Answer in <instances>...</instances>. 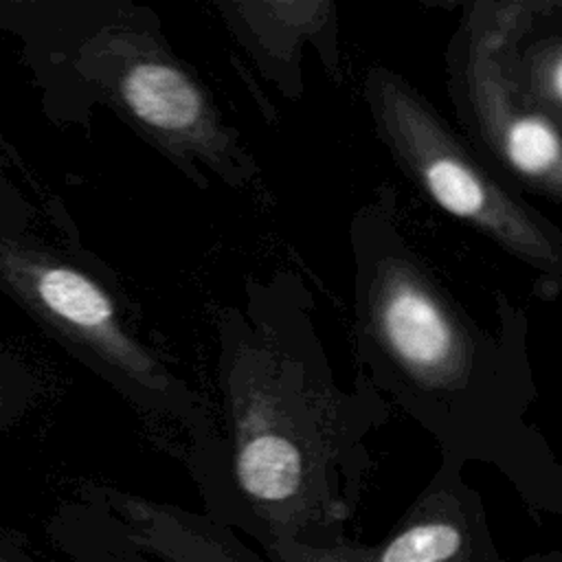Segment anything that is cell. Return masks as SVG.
<instances>
[{
    "instance_id": "8992f818",
    "label": "cell",
    "mask_w": 562,
    "mask_h": 562,
    "mask_svg": "<svg viewBox=\"0 0 562 562\" xmlns=\"http://www.w3.org/2000/svg\"><path fill=\"white\" fill-rule=\"evenodd\" d=\"M459 70L472 130L483 145L518 178L562 198V123L522 101L501 35L474 26Z\"/></svg>"
},
{
    "instance_id": "52a82bcc",
    "label": "cell",
    "mask_w": 562,
    "mask_h": 562,
    "mask_svg": "<svg viewBox=\"0 0 562 562\" xmlns=\"http://www.w3.org/2000/svg\"><path fill=\"white\" fill-rule=\"evenodd\" d=\"M231 37L246 50L259 75L279 94H303V46L312 44L329 70H338L336 11L321 0H217L213 2Z\"/></svg>"
},
{
    "instance_id": "7c38bea8",
    "label": "cell",
    "mask_w": 562,
    "mask_h": 562,
    "mask_svg": "<svg viewBox=\"0 0 562 562\" xmlns=\"http://www.w3.org/2000/svg\"><path fill=\"white\" fill-rule=\"evenodd\" d=\"M0 562H7V560H4V558H0Z\"/></svg>"
},
{
    "instance_id": "5b68a950",
    "label": "cell",
    "mask_w": 562,
    "mask_h": 562,
    "mask_svg": "<svg viewBox=\"0 0 562 562\" xmlns=\"http://www.w3.org/2000/svg\"><path fill=\"white\" fill-rule=\"evenodd\" d=\"M364 94L380 136L437 206L485 231L522 261L562 270L558 231L503 189L400 77L371 68Z\"/></svg>"
},
{
    "instance_id": "277c9868",
    "label": "cell",
    "mask_w": 562,
    "mask_h": 562,
    "mask_svg": "<svg viewBox=\"0 0 562 562\" xmlns=\"http://www.w3.org/2000/svg\"><path fill=\"white\" fill-rule=\"evenodd\" d=\"M360 353L375 378L395 386H468L474 347L459 318L393 244L382 209L364 206L351 224Z\"/></svg>"
},
{
    "instance_id": "30bf717a",
    "label": "cell",
    "mask_w": 562,
    "mask_h": 562,
    "mask_svg": "<svg viewBox=\"0 0 562 562\" xmlns=\"http://www.w3.org/2000/svg\"><path fill=\"white\" fill-rule=\"evenodd\" d=\"M461 533L448 522L415 525L393 538L380 562H443L457 553Z\"/></svg>"
},
{
    "instance_id": "3957f363",
    "label": "cell",
    "mask_w": 562,
    "mask_h": 562,
    "mask_svg": "<svg viewBox=\"0 0 562 562\" xmlns=\"http://www.w3.org/2000/svg\"><path fill=\"white\" fill-rule=\"evenodd\" d=\"M0 292L130 406L180 424L193 443L211 432L209 400L140 338L92 263L35 235L0 233Z\"/></svg>"
},
{
    "instance_id": "7a4b0ae2",
    "label": "cell",
    "mask_w": 562,
    "mask_h": 562,
    "mask_svg": "<svg viewBox=\"0 0 562 562\" xmlns=\"http://www.w3.org/2000/svg\"><path fill=\"white\" fill-rule=\"evenodd\" d=\"M50 123L88 127L110 108L195 187L246 191L259 167L200 75L169 46L160 18L125 0H0Z\"/></svg>"
},
{
    "instance_id": "ba28073f",
    "label": "cell",
    "mask_w": 562,
    "mask_h": 562,
    "mask_svg": "<svg viewBox=\"0 0 562 562\" xmlns=\"http://www.w3.org/2000/svg\"><path fill=\"white\" fill-rule=\"evenodd\" d=\"M507 66L518 94L555 123L562 121V40L538 42L525 53L509 46Z\"/></svg>"
},
{
    "instance_id": "9c48e42d",
    "label": "cell",
    "mask_w": 562,
    "mask_h": 562,
    "mask_svg": "<svg viewBox=\"0 0 562 562\" xmlns=\"http://www.w3.org/2000/svg\"><path fill=\"white\" fill-rule=\"evenodd\" d=\"M44 384L29 362L0 345V432L20 424L42 397Z\"/></svg>"
},
{
    "instance_id": "6da1fadb",
    "label": "cell",
    "mask_w": 562,
    "mask_h": 562,
    "mask_svg": "<svg viewBox=\"0 0 562 562\" xmlns=\"http://www.w3.org/2000/svg\"><path fill=\"white\" fill-rule=\"evenodd\" d=\"M215 342L213 426L193 454L281 533L323 496L364 402L336 386L312 294L292 272L248 277L217 312Z\"/></svg>"
},
{
    "instance_id": "8fae6325",
    "label": "cell",
    "mask_w": 562,
    "mask_h": 562,
    "mask_svg": "<svg viewBox=\"0 0 562 562\" xmlns=\"http://www.w3.org/2000/svg\"><path fill=\"white\" fill-rule=\"evenodd\" d=\"M37 209L22 193L11 176L7 160L0 156V233L33 235Z\"/></svg>"
}]
</instances>
